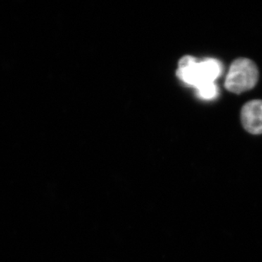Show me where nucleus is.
<instances>
[{
    "label": "nucleus",
    "instance_id": "1",
    "mask_svg": "<svg viewBox=\"0 0 262 262\" xmlns=\"http://www.w3.org/2000/svg\"><path fill=\"white\" fill-rule=\"evenodd\" d=\"M257 66L246 58H237L230 66L225 88L229 92L241 94L253 89L258 80Z\"/></svg>",
    "mask_w": 262,
    "mask_h": 262
},
{
    "label": "nucleus",
    "instance_id": "2",
    "mask_svg": "<svg viewBox=\"0 0 262 262\" xmlns=\"http://www.w3.org/2000/svg\"><path fill=\"white\" fill-rule=\"evenodd\" d=\"M241 121L250 134H262V100L246 103L241 110Z\"/></svg>",
    "mask_w": 262,
    "mask_h": 262
},
{
    "label": "nucleus",
    "instance_id": "3",
    "mask_svg": "<svg viewBox=\"0 0 262 262\" xmlns=\"http://www.w3.org/2000/svg\"><path fill=\"white\" fill-rule=\"evenodd\" d=\"M177 75L181 80L189 85L198 88L199 86V62L192 56H185L179 61Z\"/></svg>",
    "mask_w": 262,
    "mask_h": 262
},
{
    "label": "nucleus",
    "instance_id": "4",
    "mask_svg": "<svg viewBox=\"0 0 262 262\" xmlns=\"http://www.w3.org/2000/svg\"><path fill=\"white\" fill-rule=\"evenodd\" d=\"M199 72L201 84L198 88L204 84L214 82L215 79L222 72V67L220 62L216 60L208 58L204 61L199 62Z\"/></svg>",
    "mask_w": 262,
    "mask_h": 262
},
{
    "label": "nucleus",
    "instance_id": "5",
    "mask_svg": "<svg viewBox=\"0 0 262 262\" xmlns=\"http://www.w3.org/2000/svg\"><path fill=\"white\" fill-rule=\"evenodd\" d=\"M198 94L205 99H212L217 95V88L214 82L203 84L198 88Z\"/></svg>",
    "mask_w": 262,
    "mask_h": 262
}]
</instances>
